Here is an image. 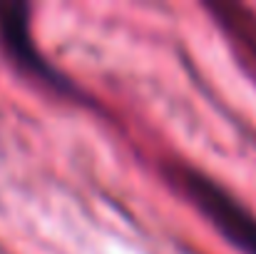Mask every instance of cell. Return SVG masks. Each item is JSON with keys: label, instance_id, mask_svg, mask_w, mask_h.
Instances as JSON below:
<instances>
[{"label": "cell", "instance_id": "obj_1", "mask_svg": "<svg viewBox=\"0 0 256 254\" xmlns=\"http://www.w3.org/2000/svg\"><path fill=\"white\" fill-rule=\"evenodd\" d=\"M167 177L172 184L206 217V222L242 254H256V212L246 207L234 192L204 169L170 160Z\"/></svg>", "mask_w": 256, "mask_h": 254}, {"label": "cell", "instance_id": "obj_2", "mask_svg": "<svg viewBox=\"0 0 256 254\" xmlns=\"http://www.w3.org/2000/svg\"><path fill=\"white\" fill-rule=\"evenodd\" d=\"M0 45L5 55L30 78L50 85L58 92H75L72 83L40 53L28 3H0Z\"/></svg>", "mask_w": 256, "mask_h": 254}, {"label": "cell", "instance_id": "obj_3", "mask_svg": "<svg viewBox=\"0 0 256 254\" xmlns=\"http://www.w3.org/2000/svg\"><path fill=\"white\" fill-rule=\"evenodd\" d=\"M214 23L234 48L239 63L249 68V73L256 78V10L246 5L234 3H219L209 8Z\"/></svg>", "mask_w": 256, "mask_h": 254}]
</instances>
